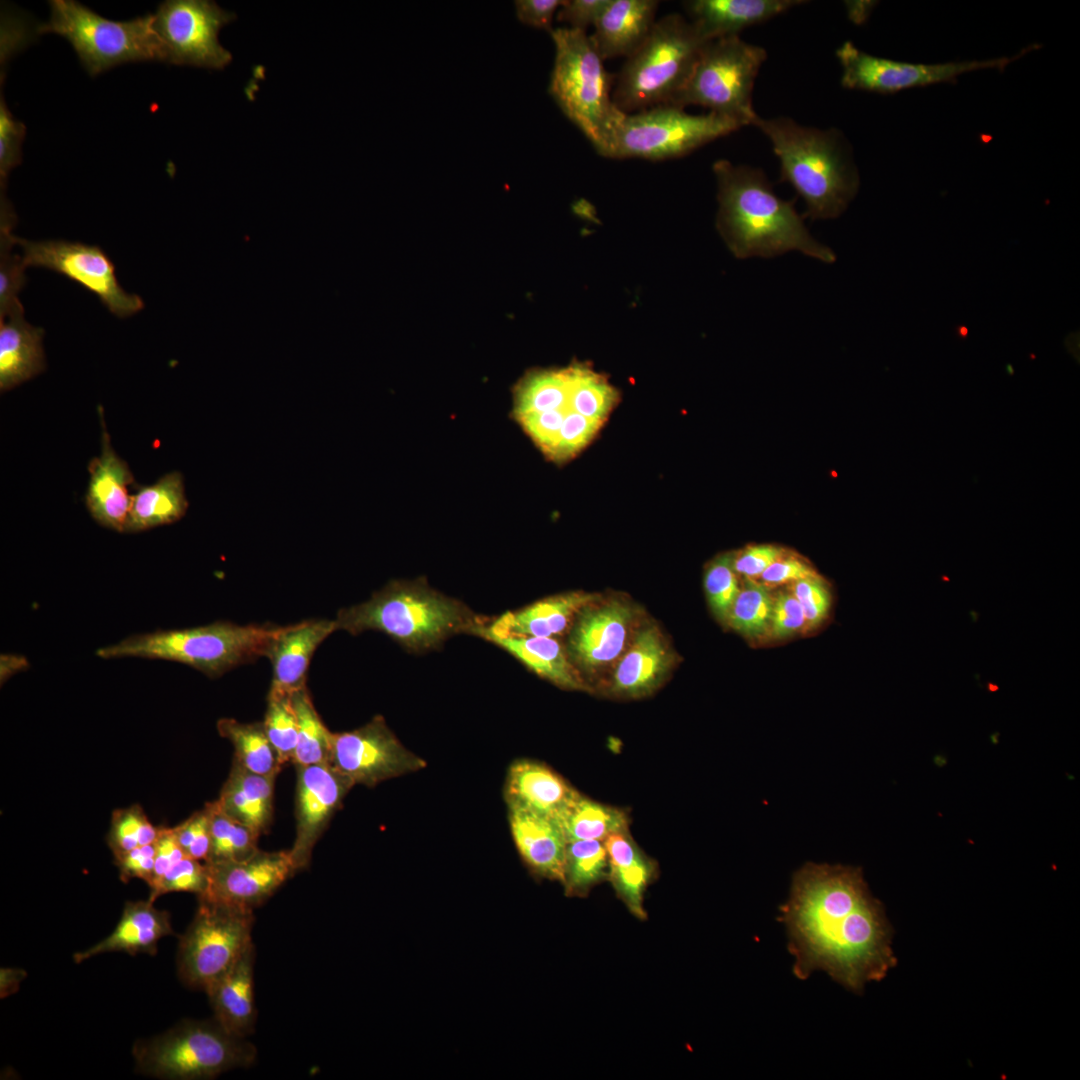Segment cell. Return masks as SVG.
Listing matches in <instances>:
<instances>
[{"mask_svg":"<svg viewBox=\"0 0 1080 1080\" xmlns=\"http://www.w3.org/2000/svg\"><path fill=\"white\" fill-rule=\"evenodd\" d=\"M778 918L787 930L793 974L814 971L860 994L896 963L893 930L857 867L807 863L795 872Z\"/></svg>","mask_w":1080,"mask_h":1080,"instance_id":"obj_1","label":"cell"},{"mask_svg":"<svg viewBox=\"0 0 1080 1080\" xmlns=\"http://www.w3.org/2000/svg\"><path fill=\"white\" fill-rule=\"evenodd\" d=\"M712 168L718 185L716 228L736 258H772L796 250L824 263L836 261L835 253L809 233L794 202L775 194L761 169L725 159Z\"/></svg>","mask_w":1080,"mask_h":1080,"instance_id":"obj_2","label":"cell"},{"mask_svg":"<svg viewBox=\"0 0 1080 1080\" xmlns=\"http://www.w3.org/2000/svg\"><path fill=\"white\" fill-rule=\"evenodd\" d=\"M753 125L772 144L780 162V180L804 200L805 217L833 219L846 210L858 191L859 175L840 131L806 127L788 117L758 116Z\"/></svg>","mask_w":1080,"mask_h":1080,"instance_id":"obj_3","label":"cell"},{"mask_svg":"<svg viewBox=\"0 0 1080 1080\" xmlns=\"http://www.w3.org/2000/svg\"><path fill=\"white\" fill-rule=\"evenodd\" d=\"M485 619L423 580L393 581L358 605L341 609L337 630L383 632L412 651L438 647L457 633H470Z\"/></svg>","mask_w":1080,"mask_h":1080,"instance_id":"obj_4","label":"cell"},{"mask_svg":"<svg viewBox=\"0 0 1080 1080\" xmlns=\"http://www.w3.org/2000/svg\"><path fill=\"white\" fill-rule=\"evenodd\" d=\"M283 627L264 624L241 626L215 622L178 630L135 634L99 648L103 659L140 657L180 662L210 678L258 657L268 656Z\"/></svg>","mask_w":1080,"mask_h":1080,"instance_id":"obj_5","label":"cell"},{"mask_svg":"<svg viewBox=\"0 0 1080 1080\" xmlns=\"http://www.w3.org/2000/svg\"><path fill=\"white\" fill-rule=\"evenodd\" d=\"M555 61L549 92L565 116L605 156L613 133L626 113L612 99V76L585 31H551Z\"/></svg>","mask_w":1080,"mask_h":1080,"instance_id":"obj_6","label":"cell"},{"mask_svg":"<svg viewBox=\"0 0 1080 1080\" xmlns=\"http://www.w3.org/2000/svg\"><path fill=\"white\" fill-rule=\"evenodd\" d=\"M706 42L680 14L656 20L617 76L612 91L616 107L630 114L671 104L687 83Z\"/></svg>","mask_w":1080,"mask_h":1080,"instance_id":"obj_7","label":"cell"},{"mask_svg":"<svg viewBox=\"0 0 1080 1080\" xmlns=\"http://www.w3.org/2000/svg\"><path fill=\"white\" fill-rule=\"evenodd\" d=\"M132 1054L136 1070L143 1075L200 1080L251 1066L257 1050L213 1019L182 1021L160 1035L137 1041Z\"/></svg>","mask_w":1080,"mask_h":1080,"instance_id":"obj_8","label":"cell"},{"mask_svg":"<svg viewBox=\"0 0 1080 1080\" xmlns=\"http://www.w3.org/2000/svg\"><path fill=\"white\" fill-rule=\"evenodd\" d=\"M49 5L50 17L36 32L64 37L90 76L127 62H163L153 14L114 21L74 0H52Z\"/></svg>","mask_w":1080,"mask_h":1080,"instance_id":"obj_9","label":"cell"},{"mask_svg":"<svg viewBox=\"0 0 1080 1080\" xmlns=\"http://www.w3.org/2000/svg\"><path fill=\"white\" fill-rule=\"evenodd\" d=\"M766 57L764 48L738 35L707 41L687 83L671 104L682 108L699 105L740 127L753 125L758 117L752 105L753 88Z\"/></svg>","mask_w":1080,"mask_h":1080,"instance_id":"obj_10","label":"cell"},{"mask_svg":"<svg viewBox=\"0 0 1080 1080\" xmlns=\"http://www.w3.org/2000/svg\"><path fill=\"white\" fill-rule=\"evenodd\" d=\"M739 128L734 121L712 112L694 115L676 105H658L625 114L604 157L646 160L682 157Z\"/></svg>","mask_w":1080,"mask_h":1080,"instance_id":"obj_11","label":"cell"},{"mask_svg":"<svg viewBox=\"0 0 1080 1080\" xmlns=\"http://www.w3.org/2000/svg\"><path fill=\"white\" fill-rule=\"evenodd\" d=\"M253 910L199 901L180 937L177 970L188 987L206 992L253 944Z\"/></svg>","mask_w":1080,"mask_h":1080,"instance_id":"obj_12","label":"cell"},{"mask_svg":"<svg viewBox=\"0 0 1080 1080\" xmlns=\"http://www.w3.org/2000/svg\"><path fill=\"white\" fill-rule=\"evenodd\" d=\"M1036 48L1037 45H1031L1013 57L923 64L874 56L846 41L836 50V56L842 68L841 85L844 88L893 94L911 88L955 83L960 75L977 70L1004 71L1011 62Z\"/></svg>","mask_w":1080,"mask_h":1080,"instance_id":"obj_13","label":"cell"},{"mask_svg":"<svg viewBox=\"0 0 1080 1080\" xmlns=\"http://www.w3.org/2000/svg\"><path fill=\"white\" fill-rule=\"evenodd\" d=\"M236 18L208 0H167L153 14L163 62L174 65L223 69L231 53L218 40L223 26Z\"/></svg>","mask_w":1080,"mask_h":1080,"instance_id":"obj_14","label":"cell"},{"mask_svg":"<svg viewBox=\"0 0 1080 1080\" xmlns=\"http://www.w3.org/2000/svg\"><path fill=\"white\" fill-rule=\"evenodd\" d=\"M25 267H42L59 273L95 294L116 317L127 318L144 307L142 298L125 291L115 266L97 245L65 240L31 241L15 236Z\"/></svg>","mask_w":1080,"mask_h":1080,"instance_id":"obj_15","label":"cell"},{"mask_svg":"<svg viewBox=\"0 0 1080 1080\" xmlns=\"http://www.w3.org/2000/svg\"><path fill=\"white\" fill-rule=\"evenodd\" d=\"M330 764L353 785L375 786L425 767L409 751L381 716L352 731L333 733Z\"/></svg>","mask_w":1080,"mask_h":1080,"instance_id":"obj_16","label":"cell"},{"mask_svg":"<svg viewBox=\"0 0 1080 1080\" xmlns=\"http://www.w3.org/2000/svg\"><path fill=\"white\" fill-rule=\"evenodd\" d=\"M205 863L208 883L198 900L249 910L263 904L296 873L289 851L259 849L243 860Z\"/></svg>","mask_w":1080,"mask_h":1080,"instance_id":"obj_17","label":"cell"},{"mask_svg":"<svg viewBox=\"0 0 1080 1080\" xmlns=\"http://www.w3.org/2000/svg\"><path fill=\"white\" fill-rule=\"evenodd\" d=\"M296 770V837L289 853L297 872L308 867L316 842L354 785L330 763Z\"/></svg>","mask_w":1080,"mask_h":1080,"instance_id":"obj_18","label":"cell"},{"mask_svg":"<svg viewBox=\"0 0 1080 1080\" xmlns=\"http://www.w3.org/2000/svg\"><path fill=\"white\" fill-rule=\"evenodd\" d=\"M634 616L633 607L620 600L587 604L569 633L570 658L588 672L604 667L622 652Z\"/></svg>","mask_w":1080,"mask_h":1080,"instance_id":"obj_19","label":"cell"},{"mask_svg":"<svg viewBox=\"0 0 1080 1080\" xmlns=\"http://www.w3.org/2000/svg\"><path fill=\"white\" fill-rule=\"evenodd\" d=\"M102 425V451L89 465L90 481L86 494V506L91 516L102 526L124 532L131 505L127 487L133 483V475L125 461L113 450L110 436L105 428L103 413H99Z\"/></svg>","mask_w":1080,"mask_h":1080,"instance_id":"obj_20","label":"cell"},{"mask_svg":"<svg viewBox=\"0 0 1080 1080\" xmlns=\"http://www.w3.org/2000/svg\"><path fill=\"white\" fill-rule=\"evenodd\" d=\"M673 664V655L654 625L635 634L633 643L616 667L609 693L622 698H641L658 689Z\"/></svg>","mask_w":1080,"mask_h":1080,"instance_id":"obj_21","label":"cell"},{"mask_svg":"<svg viewBox=\"0 0 1080 1080\" xmlns=\"http://www.w3.org/2000/svg\"><path fill=\"white\" fill-rule=\"evenodd\" d=\"M508 809L511 833L527 866L537 876L563 884L567 840L559 823L526 808Z\"/></svg>","mask_w":1080,"mask_h":1080,"instance_id":"obj_22","label":"cell"},{"mask_svg":"<svg viewBox=\"0 0 1080 1080\" xmlns=\"http://www.w3.org/2000/svg\"><path fill=\"white\" fill-rule=\"evenodd\" d=\"M336 630L335 619L308 620L283 627L267 656L273 666L269 693L291 695L306 687V673L314 651Z\"/></svg>","mask_w":1080,"mask_h":1080,"instance_id":"obj_23","label":"cell"},{"mask_svg":"<svg viewBox=\"0 0 1080 1080\" xmlns=\"http://www.w3.org/2000/svg\"><path fill=\"white\" fill-rule=\"evenodd\" d=\"M801 0H690L683 6L704 41L738 35L746 27L763 23L803 4Z\"/></svg>","mask_w":1080,"mask_h":1080,"instance_id":"obj_24","label":"cell"},{"mask_svg":"<svg viewBox=\"0 0 1080 1080\" xmlns=\"http://www.w3.org/2000/svg\"><path fill=\"white\" fill-rule=\"evenodd\" d=\"M172 934L174 931L167 911L157 909L150 899L128 901L114 931L85 951L75 953L73 958L75 963H81L109 952L155 955L160 939Z\"/></svg>","mask_w":1080,"mask_h":1080,"instance_id":"obj_25","label":"cell"},{"mask_svg":"<svg viewBox=\"0 0 1080 1080\" xmlns=\"http://www.w3.org/2000/svg\"><path fill=\"white\" fill-rule=\"evenodd\" d=\"M658 5L655 0H609L589 35L601 58L633 54L650 34Z\"/></svg>","mask_w":1080,"mask_h":1080,"instance_id":"obj_26","label":"cell"},{"mask_svg":"<svg viewBox=\"0 0 1080 1080\" xmlns=\"http://www.w3.org/2000/svg\"><path fill=\"white\" fill-rule=\"evenodd\" d=\"M578 794L563 777L543 763L519 760L508 770L505 783L508 806L526 808L557 821Z\"/></svg>","mask_w":1080,"mask_h":1080,"instance_id":"obj_27","label":"cell"},{"mask_svg":"<svg viewBox=\"0 0 1080 1080\" xmlns=\"http://www.w3.org/2000/svg\"><path fill=\"white\" fill-rule=\"evenodd\" d=\"M44 330L25 320L18 302L0 317V390L6 392L45 370Z\"/></svg>","mask_w":1080,"mask_h":1080,"instance_id":"obj_28","label":"cell"},{"mask_svg":"<svg viewBox=\"0 0 1080 1080\" xmlns=\"http://www.w3.org/2000/svg\"><path fill=\"white\" fill-rule=\"evenodd\" d=\"M255 948L252 944L237 962L205 993L214 1019L229 1033L246 1038L254 1030L257 1011L254 995Z\"/></svg>","mask_w":1080,"mask_h":1080,"instance_id":"obj_29","label":"cell"},{"mask_svg":"<svg viewBox=\"0 0 1080 1080\" xmlns=\"http://www.w3.org/2000/svg\"><path fill=\"white\" fill-rule=\"evenodd\" d=\"M593 596L571 592L537 601L515 612H507L481 627L496 635L552 637L562 633L573 616L593 602Z\"/></svg>","mask_w":1080,"mask_h":1080,"instance_id":"obj_30","label":"cell"},{"mask_svg":"<svg viewBox=\"0 0 1080 1080\" xmlns=\"http://www.w3.org/2000/svg\"><path fill=\"white\" fill-rule=\"evenodd\" d=\"M484 622L475 625L470 634L496 644L537 675L559 687L571 690L587 689L575 668L568 661L561 645L552 637L496 635L481 627Z\"/></svg>","mask_w":1080,"mask_h":1080,"instance_id":"obj_31","label":"cell"},{"mask_svg":"<svg viewBox=\"0 0 1080 1080\" xmlns=\"http://www.w3.org/2000/svg\"><path fill=\"white\" fill-rule=\"evenodd\" d=\"M275 778L250 772L233 760L216 801L228 815L261 835L272 819Z\"/></svg>","mask_w":1080,"mask_h":1080,"instance_id":"obj_32","label":"cell"},{"mask_svg":"<svg viewBox=\"0 0 1080 1080\" xmlns=\"http://www.w3.org/2000/svg\"><path fill=\"white\" fill-rule=\"evenodd\" d=\"M609 860L608 879L618 896L637 917L644 918V892L655 875V864L637 846L629 830L604 841Z\"/></svg>","mask_w":1080,"mask_h":1080,"instance_id":"obj_33","label":"cell"},{"mask_svg":"<svg viewBox=\"0 0 1080 1080\" xmlns=\"http://www.w3.org/2000/svg\"><path fill=\"white\" fill-rule=\"evenodd\" d=\"M187 508L183 476L178 471L170 472L131 496L124 532H140L174 523L185 515Z\"/></svg>","mask_w":1080,"mask_h":1080,"instance_id":"obj_34","label":"cell"},{"mask_svg":"<svg viewBox=\"0 0 1080 1080\" xmlns=\"http://www.w3.org/2000/svg\"><path fill=\"white\" fill-rule=\"evenodd\" d=\"M567 842L605 841L609 836L628 831L626 811L593 801L579 793L557 820Z\"/></svg>","mask_w":1080,"mask_h":1080,"instance_id":"obj_35","label":"cell"},{"mask_svg":"<svg viewBox=\"0 0 1080 1080\" xmlns=\"http://www.w3.org/2000/svg\"><path fill=\"white\" fill-rule=\"evenodd\" d=\"M217 730L234 747V760L246 770L277 776L283 765L268 739L262 722L242 723L232 718L217 722Z\"/></svg>","mask_w":1080,"mask_h":1080,"instance_id":"obj_36","label":"cell"},{"mask_svg":"<svg viewBox=\"0 0 1080 1080\" xmlns=\"http://www.w3.org/2000/svg\"><path fill=\"white\" fill-rule=\"evenodd\" d=\"M570 367L574 411L604 424L620 400L619 391L606 375L595 371L589 364L573 361Z\"/></svg>","mask_w":1080,"mask_h":1080,"instance_id":"obj_37","label":"cell"},{"mask_svg":"<svg viewBox=\"0 0 1080 1080\" xmlns=\"http://www.w3.org/2000/svg\"><path fill=\"white\" fill-rule=\"evenodd\" d=\"M297 718V745L293 764L330 763L332 732L322 722L306 687L291 694Z\"/></svg>","mask_w":1080,"mask_h":1080,"instance_id":"obj_38","label":"cell"},{"mask_svg":"<svg viewBox=\"0 0 1080 1080\" xmlns=\"http://www.w3.org/2000/svg\"><path fill=\"white\" fill-rule=\"evenodd\" d=\"M608 876L609 860L604 841L567 842L563 881L567 895L584 896Z\"/></svg>","mask_w":1080,"mask_h":1080,"instance_id":"obj_39","label":"cell"},{"mask_svg":"<svg viewBox=\"0 0 1080 1080\" xmlns=\"http://www.w3.org/2000/svg\"><path fill=\"white\" fill-rule=\"evenodd\" d=\"M206 805L211 827V848L206 862L243 860L259 850L257 831L228 815L216 800Z\"/></svg>","mask_w":1080,"mask_h":1080,"instance_id":"obj_40","label":"cell"},{"mask_svg":"<svg viewBox=\"0 0 1080 1080\" xmlns=\"http://www.w3.org/2000/svg\"><path fill=\"white\" fill-rule=\"evenodd\" d=\"M773 597L762 582L746 578L730 610L728 624L751 638L769 632Z\"/></svg>","mask_w":1080,"mask_h":1080,"instance_id":"obj_41","label":"cell"},{"mask_svg":"<svg viewBox=\"0 0 1080 1080\" xmlns=\"http://www.w3.org/2000/svg\"><path fill=\"white\" fill-rule=\"evenodd\" d=\"M159 827L153 825L139 804L116 809L111 816L107 843L114 856L154 843Z\"/></svg>","mask_w":1080,"mask_h":1080,"instance_id":"obj_42","label":"cell"},{"mask_svg":"<svg viewBox=\"0 0 1080 1080\" xmlns=\"http://www.w3.org/2000/svg\"><path fill=\"white\" fill-rule=\"evenodd\" d=\"M264 730L283 766L293 763L297 745V718L291 695L268 693Z\"/></svg>","mask_w":1080,"mask_h":1080,"instance_id":"obj_43","label":"cell"},{"mask_svg":"<svg viewBox=\"0 0 1080 1080\" xmlns=\"http://www.w3.org/2000/svg\"><path fill=\"white\" fill-rule=\"evenodd\" d=\"M734 552L718 555L707 566L704 586L708 603L715 616L727 622L732 605L740 592L733 565Z\"/></svg>","mask_w":1080,"mask_h":1080,"instance_id":"obj_44","label":"cell"},{"mask_svg":"<svg viewBox=\"0 0 1080 1080\" xmlns=\"http://www.w3.org/2000/svg\"><path fill=\"white\" fill-rule=\"evenodd\" d=\"M0 245V317H3L20 302L18 294L27 279L21 255L12 250L16 245L12 227L1 226Z\"/></svg>","mask_w":1080,"mask_h":1080,"instance_id":"obj_45","label":"cell"},{"mask_svg":"<svg viewBox=\"0 0 1080 1080\" xmlns=\"http://www.w3.org/2000/svg\"><path fill=\"white\" fill-rule=\"evenodd\" d=\"M208 872L206 863L185 856L174 864L162 878L150 888L148 899L155 901L170 892H191L200 896L206 890Z\"/></svg>","mask_w":1080,"mask_h":1080,"instance_id":"obj_46","label":"cell"},{"mask_svg":"<svg viewBox=\"0 0 1080 1080\" xmlns=\"http://www.w3.org/2000/svg\"><path fill=\"white\" fill-rule=\"evenodd\" d=\"M603 423L571 412L563 421L550 461L561 465L579 454L596 437Z\"/></svg>","mask_w":1080,"mask_h":1080,"instance_id":"obj_47","label":"cell"},{"mask_svg":"<svg viewBox=\"0 0 1080 1080\" xmlns=\"http://www.w3.org/2000/svg\"><path fill=\"white\" fill-rule=\"evenodd\" d=\"M185 856L206 862L211 848L210 813L207 805L173 827Z\"/></svg>","mask_w":1080,"mask_h":1080,"instance_id":"obj_48","label":"cell"},{"mask_svg":"<svg viewBox=\"0 0 1080 1080\" xmlns=\"http://www.w3.org/2000/svg\"><path fill=\"white\" fill-rule=\"evenodd\" d=\"M25 136V126L14 119L8 110L3 96L0 100V177L1 192L9 172L21 162V144Z\"/></svg>","mask_w":1080,"mask_h":1080,"instance_id":"obj_49","label":"cell"},{"mask_svg":"<svg viewBox=\"0 0 1080 1080\" xmlns=\"http://www.w3.org/2000/svg\"><path fill=\"white\" fill-rule=\"evenodd\" d=\"M791 593L798 600L806 625L816 626L827 615L831 597L823 580L817 575L794 583Z\"/></svg>","mask_w":1080,"mask_h":1080,"instance_id":"obj_50","label":"cell"},{"mask_svg":"<svg viewBox=\"0 0 1080 1080\" xmlns=\"http://www.w3.org/2000/svg\"><path fill=\"white\" fill-rule=\"evenodd\" d=\"M806 626V619L798 600L790 592H780L773 597L769 634L785 638Z\"/></svg>","mask_w":1080,"mask_h":1080,"instance_id":"obj_51","label":"cell"},{"mask_svg":"<svg viewBox=\"0 0 1080 1080\" xmlns=\"http://www.w3.org/2000/svg\"><path fill=\"white\" fill-rule=\"evenodd\" d=\"M783 555L784 550L776 545H749L734 553L733 565L737 574L753 579Z\"/></svg>","mask_w":1080,"mask_h":1080,"instance_id":"obj_52","label":"cell"},{"mask_svg":"<svg viewBox=\"0 0 1080 1080\" xmlns=\"http://www.w3.org/2000/svg\"><path fill=\"white\" fill-rule=\"evenodd\" d=\"M155 842L114 856L123 882L138 878L150 883L155 863Z\"/></svg>","mask_w":1080,"mask_h":1080,"instance_id":"obj_53","label":"cell"},{"mask_svg":"<svg viewBox=\"0 0 1080 1080\" xmlns=\"http://www.w3.org/2000/svg\"><path fill=\"white\" fill-rule=\"evenodd\" d=\"M609 0H568L563 1L557 11V19L569 24V28L585 31L594 26Z\"/></svg>","mask_w":1080,"mask_h":1080,"instance_id":"obj_54","label":"cell"},{"mask_svg":"<svg viewBox=\"0 0 1080 1080\" xmlns=\"http://www.w3.org/2000/svg\"><path fill=\"white\" fill-rule=\"evenodd\" d=\"M155 863L149 887H153L162 876L178 861L185 857L181 849L173 827H159L158 837L155 840Z\"/></svg>","mask_w":1080,"mask_h":1080,"instance_id":"obj_55","label":"cell"},{"mask_svg":"<svg viewBox=\"0 0 1080 1080\" xmlns=\"http://www.w3.org/2000/svg\"><path fill=\"white\" fill-rule=\"evenodd\" d=\"M515 11L522 23L552 31L553 17L562 6V0H517Z\"/></svg>","mask_w":1080,"mask_h":1080,"instance_id":"obj_56","label":"cell"},{"mask_svg":"<svg viewBox=\"0 0 1080 1080\" xmlns=\"http://www.w3.org/2000/svg\"><path fill=\"white\" fill-rule=\"evenodd\" d=\"M784 556V555H783ZM781 556L760 575L765 585H778L788 582H797L802 579L817 576V573L804 561Z\"/></svg>","mask_w":1080,"mask_h":1080,"instance_id":"obj_57","label":"cell"},{"mask_svg":"<svg viewBox=\"0 0 1080 1080\" xmlns=\"http://www.w3.org/2000/svg\"><path fill=\"white\" fill-rule=\"evenodd\" d=\"M27 973L19 968H1L0 970V997L6 998L14 994L20 988L21 982Z\"/></svg>","mask_w":1080,"mask_h":1080,"instance_id":"obj_58","label":"cell"},{"mask_svg":"<svg viewBox=\"0 0 1080 1080\" xmlns=\"http://www.w3.org/2000/svg\"><path fill=\"white\" fill-rule=\"evenodd\" d=\"M29 668L26 657L15 654H1L0 656V682L5 683L11 676Z\"/></svg>","mask_w":1080,"mask_h":1080,"instance_id":"obj_59","label":"cell"},{"mask_svg":"<svg viewBox=\"0 0 1080 1080\" xmlns=\"http://www.w3.org/2000/svg\"><path fill=\"white\" fill-rule=\"evenodd\" d=\"M845 6L849 19L856 24H861L868 18L874 3L868 1H846Z\"/></svg>","mask_w":1080,"mask_h":1080,"instance_id":"obj_60","label":"cell"},{"mask_svg":"<svg viewBox=\"0 0 1080 1080\" xmlns=\"http://www.w3.org/2000/svg\"><path fill=\"white\" fill-rule=\"evenodd\" d=\"M942 579L945 580V581H949V578L945 577V575H943Z\"/></svg>","mask_w":1080,"mask_h":1080,"instance_id":"obj_61","label":"cell"}]
</instances>
